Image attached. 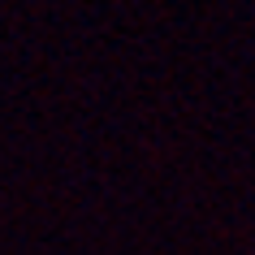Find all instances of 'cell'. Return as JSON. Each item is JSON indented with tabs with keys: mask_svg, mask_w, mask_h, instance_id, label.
I'll return each mask as SVG.
<instances>
[]
</instances>
